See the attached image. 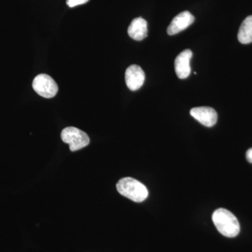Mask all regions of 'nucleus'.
I'll return each mask as SVG.
<instances>
[{
  "label": "nucleus",
  "mask_w": 252,
  "mask_h": 252,
  "mask_svg": "<svg viewBox=\"0 0 252 252\" xmlns=\"http://www.w3.org/2000/svg\"><path fill=\"white\" fill-rule=\"evenodd\" d=\"M125 79L126 85L130 90L137 91L143 85L145 74L140 66L132 64L126 69Z\"/></svg>",
  "instance_id": "nucleus-5"
},
{
  "label": "nucleus",
  "mask_w": 252,
  "mask_h": 252,
  "mask_svg": "<svg viewBox=\"0 0 252 252\" xmlns=\"http://www.w3.org/2000/svg\"><path fill=\"white\" fill-rule=\"evenodd\" d=\"M238 38L241 44H248L252 42V16L244 20L239 29Z\"/></svg>",
  "instance_id": "nucleus-10"
},
{
  "label": "nucleus",
  "mask_w": 252,
  "mask_h": 252,
  "mask_svg": "<svg viewBox=\"0 0 252 252\" xmlns=\"http://www.w3.org/2000/svg\"><path fill=\"white\" fill-rule=\"evenodd\" d=\"M247 160L252 163V148L249 149L246 154Z\"/></svg>",
  "instance_id": "nucleus-12"
},
{
  "label": "nucleus",
  "mask_w": 252,
  "mask_h": 252,
  "mask_svg": "<svg viewBox=\"0 0 252 252\" xmlns=\"http://www.w3.org/2000/svg\"><path fill=\"white\" fill-rule=\"evenodd\" d=\"M212 220L220 234L227 238H235L240 231L238 219L225 209L217 210L212 215Z\"/></svg>",
  "instance_id": "nucleus-1"
},
{
  "label": "nucleus",
  "mask_w": 252,
  "mask_h": 252,
  "mask_svg": "<svg viewBox=\"0 0 252 252\" xmlns=\"http://www.w3.org/2000/svg\"><path fill=\"white\" fill-rule=\"evenodd\" d=\"M193 53L190 49L184 50L177 56L175 61V69L177 77L187 79L190 74V62Z\"/></svg>",
  "instance_id": "nucleus-8"
},
{
  "label": "nucleus",
  "mask_w": 252,
  "mask_h": 252,
  "mask_svg": "<svg viewBox=\"0 0 252 252\" xmlns=\"http://www.w3.org/2000/svg\"><path fill=\"white\" fill-rule=\"evenodd\" d=\"M61 136L63 142L69 144L71 152L80 150L90 143L89 135L75 127H65L63 129Z\"/></svg>",
  "instance_id": "nucleus-3"
},
{
  "label": "nucleus",
  "mask_w": 252,
  "mask_h": 252,
  "mask_svg": "<svg viewBox=\"0 0 252 252\" xmlns=\"http://www.w3.org/2000/svg\"><path fill=\"white\" fill-rule=\"evenodd\" d=\"M89 1V0H66V2L69 7H74L78 5L86 4Z\"/></svg>",
  "instance_id": "nucleus-11"
},
{
  "label": "nucleus",
  "mask_w": 252,
  "mask_h": 252,
  "mask_svg": "<svg viewBox=\"0 0 252 252\" xmlns=\"http://www.w3.org/2000/svg\"><path fill=\"white\" fill-rule=\"evenodd\" d=\"M190 114L200 124L209 127L215 126L218 119L216 111L209 107H195L190 111Z\"/></svg>",
  "instance_id": "nucleus-6"
},
{
  "label": "nucleus",
  "mask_w": 252,
  "mask_h": 252,
  "mask_svg": "<svg viewBox=\"0 0 252 252\" xmlns=\"http://www.w3.org/2000/svg\"><path fill=\"white\" fill-rule=\"evenodd\" d=\"M117 189L123 196L136 203L143 202L149 195L147 187L131 177H125L119 180L117 184Z\"/></svg>",
  "instance_id": "nucleus-2"
},
{
  "label": "nucleus",
  "mask_w": 252,
  "mask_h": 252,
  "mask_svg": "<svg viewBox=\"0 0 252 252\" xmlns=\"http://www.w3.org/2000/svg\"><path fill=\"white\" fill-rule=\"evenodd\" d=\"M147 22L142 18H135L127 29V33L136 41L143 40L147 36Z\"/></svg>",
  "instance_id": "nucleus-9"
},
{
  "label": "nucleus",
  "mask_w": 252,
  "mask_h": 252,
  "mask_svg": "<svg viewBox=\"0 0 252 252\" xmlns=\"http://www.w3.org/2000/svg\"><path fill=\"white\" fill-rule=\"evenodd\" d=\"M194 21L195 18L189 11H183L173 18L170 26L167 28V34L169 35H174L185 31L194 22Z\"/></svg>",
  "instance_id": "nucleus-7"
},
{
  "label": "nucleus",
  "mask_w": 252,
  "mask_h": 252,
  "mask_svg": "<svg viewBox=\"0 0 252 252\" xmlns=\"http://www.w3.org/2000/svg\"><path fill=\"white\" fill-rule=\"evenodd\" d=\"M32 88L36 94L45 98H52L59 91V86L56 81L45 74H39L34 78Z\"/></svg>",
  "instance_id": "nucleus-4"
}]
</instances>
